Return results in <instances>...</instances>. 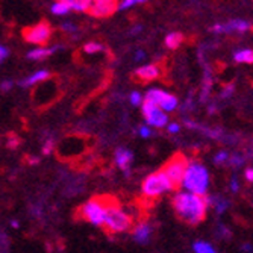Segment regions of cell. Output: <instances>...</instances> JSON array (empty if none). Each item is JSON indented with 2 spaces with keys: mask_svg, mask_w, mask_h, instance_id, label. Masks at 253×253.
Segmentation results:
<instances>
[{
  "mask_svg": "<svg viewBox=\"0 0 253 253\" xmlns=\"http://www.w3.org/2000/svg\"><path fill=\"white\" fill-rule=\"evenodd\" d=\"M171 205L178 218L190 226H197L206 218V209L211 206V196L178 193L173 197Z\"/></svg>",
  "mask_w": 253,
  "mask_h": 253,
  "instance_id": "obj_1",
  "label": "cell"
},
{
  "mask_svg": "<svg viewBox=\"0 0 253 253\" xmlns=\"http://www.w3.org/2000/svg\"><path fill=\"white\" fill-rule=\"evenodd\" d=\"M102 202L106 208V217L103 231L111 234H120L130 229H135V220L127 211H123L120 208V203L112 196H100Z\"/></svg>",
  "mask_w": 253,
  "mask_h": 253,
  "instance_id": "obj_2",
  "label": "cell"
},
{
  "mask_svg": "<svg viewBox=\"0 0 253 253\" xmlns=\"http://www.w3.org/2000/svg\"><path fill=\"white\" fill-rule=\"evenodd\" d=\"M190 164H188V159L182 152H178L173 155L168 161L161 167V170L168 176L171 186H173V191L179 193L181 186L183 185V179L186 175V170H188Z\"/></svg>",
  "mask_w": 253,
  "mask_h": 253,
  "instance_id": "obj_3",
  "label": "cell"
},
{
  "mask_svg": "<svg viewBox=\"0 0 253 253\" xmlns=\"http://www.w3.org/2000/svg\"><path fill=\"white\" fill-rule=\"evenodd\" d=\"M209 185V173L208 170L199 163L190 164L188 170H186V175L183 179V186L193 194L205 196L208 191Z\"/></svg>",
  "mask_w": 253,
  "mask_h": 253,
  "instance_id": "obj_4",
  "label": "cell"
},
{
  "mask_svg": "<svg viewBox=\"0 0 253 253\" xmlns=\"http://www.w3.org/2000/svg\"><path fill=\"white\" fill-rule=\"evenodd\" d=\"M105 217H106V208L102 202L100 196L90 199L88 202H85L74 211L76 220H84L91 224L100 226V228H103L105 224Z\"/></svg>",
  "mask_w": 253,
  "mask_h": 253,
  "instance_id": "obj_5",
  "label": "cell"
},
{
  "mask_svg": "<svg viewBox=\"0 0 253 253\" xmlns=\"http://www.w3.org/2000/svg\"><path fill=\"white\" fill-rule=\"evenodd\" d=\"M143 196L150 197V199H159V196L167 193V191H173L171 182L168 179V176L165 173L159 168L156 173H152L143 182Z\"/></svg>",
  "mask_w": 253,
  "mask_h": 253,
  "instance_id": "obj_6",
  "label": "cell"
},
{
  "mask_svg": "<svg viewBox=\"0 0 253 253\" xmlns=\"http://www.w3.org/2000/svg\"><path fill=\"white\" fill-rule=\"evenodd\" d=\"M24 39L31 44H36V46H44L47 44V41L50 39L52 35V29L50 26L46 21H39L35 26H31V28L24 29L23 32Z\"/></svg>",
  "mask_w": 253,
  "mask_h": 253,
  "instance_id": "obj_7",
  "label": "cell"
},
{
  "mask_svg": "<svg viewBox=\"0 0 253 253\" xmlns=\"http://www.w3.org/2000/svg\"><path fill=\"white\" fill-rule=\"evenodd\" d=\"M143 115L145 118V122L150 126L155 127H164L167 125V114L159 108V106L150 100H144L143 103Z\"/></svg>",
  "mask_w": 253,
  "mask_h": 253,
  "instance_id": "obj_8",
  "label": "cell"
},
{
  "mask_svg": "<svg viewBox=\"0 0 253 253\" xmlns=\"http://www.w3.org/2000/svg\"><path fill=\"white\" fill-rule=\"evenodd\" d=\"M252 24L246 20H231L228 23H217L216 26H212V32L216 34H232V32H239L244 34L247 31H250Z\"/></svg>",
  "mask_w": 253,
  "mask_h": 253,
  "instance_id": "obj_9",
  "label": "cell"
},
{
  "mask_svg": "<svg viewBox=\"0 0 253 253\" xmlns=\"http://www.w3.org/2000/svg\"><path fill=\"white\" fill-rule=\"evenodd\" d=\"M118 0H92L90 14L94 17H108L118 9Z\"/></svg>",
  "mask_w": 253,
  "mask_h": 253,
  "instance_id": "obj_10",
  "label": "cell"
},
{
  "mask_svg": "<svg viewBox=\"0 0 253 253\" xmlns=\"http://www.w3.org/2000/svg\"><path fill=\"white\" fill-rule=\"evenodd\" d=\"M161 76V69H159V65L156 64H147V65H143L140 67L137 72H135V77L141 82H150V81H155Z\"/></svg>",
  "mask_w": 253,
  "mask_h": 253,
  "instance_id": "obj_11",
  "label": "cell"
},
{
  "mask_svg": "<svg viewBox=\"0 0 253 253\" xmlns=\"http://www.w3.org/2000/svg\"><path fill=\"white\" fill-rule=\"evenodd\" d=\"M152 238V228L147 223L137 224L134 229V239L140 244H147Z\"/></svg>",
  "mask_w": 253,
  "mask_h": 253,
  "instance_id": "obj_12",
  "label": "cell"
},
{
  "mask_svg": "<svg viewBox=\"0 0 253 253\" xmlns=\"http://www.w3.org/2000/svg\"><path fill=\"white\" fill-rule=\"evenodd\" d=\"M132 159H134V155H132L130 150L123 149V147H118L115 150V163H117L118 168L127 171L129 170V165L132 163Z\"/></svg>",
  "mask_w": 253,
  "mask_h": 253,
  "instance_id": "obj_13",
  "label": "cell"
},
{
  "mask_svg": "<svg viewBox=\"0 0 253 253\" xmlns=\"http://www.w3.org/2000/svg\"><path fill=\"white\" fill-rule=\"evenodd\" d=\"M49 77H50V72L49 70H38L34 74H31L29 77L23 79V81L20 82V85L21 87H32L34 84H38L41 81H47Z\"/></svg>",
  "mask_w": 253,
  "mask_h": 253,
  "instance_id": "obj_14",
  "label": "cell"
},
{
  "mask_svg": "<svg viewBox=\"0 0 253 253\" xmlns=\"http://www.w3.org/2000/svg\"><path fill=\"white\" fill-rule=\"evenodd\" d=\"M62 2L67 3L69 8L76 12H85V11L90 12L92 6V0H62Z\"/></svg>",
  "mask_w": 253,
  "mask_h": 253,
  "instance_id": "obj_15",
  "label": "cell"
},
{
  "mask_svg": "<svg viewBox=\"0 0 253 253\" xmlns=\"http://www.w3.org/2000/svg\"><path fill=\"white\" fill-rule=\"evenodd\" d=\"M56 49L58 47H36V49H34L28 53V58L34 59V61H41V59L50 56Z\"/></svg>",
  "mask_w": 253,
  "mask_h": 253,
  "instance_id": "obj_16",
  "label": "cell"
},
{
  "mask_svg": "<svg viewBox=\"0 0 253 253\" xmlns=\"http://www.w3.org/2000/svg\"><path fill=\"white\" fill-rule=\"evenodd\" d=\"M234 59L239 64H253V49H243L235 52Z\"/></svg>",
  "mask_w": 253,
  "mask_h": 253,
  "instance_id": "obj_17",
  "label": "cell"
},
{
  "mask_svg": "<svg viewBox=\"0 0 253 253\" xmlns=\"http://www.w3.org/2000/svg\"><path fill=\"white\" fill-rule=\"evenodd\" d=\"M182 41H183V35L179 32H171L165 36V46L173 50L178 49L182 44Z\"/></svg>",
  "mask_w": 253,
  "mask_h": 253,
  "instance_id": "obj_18",
  "label": "cell"
},
{
  "mask_svg": "<svg viewBox=\"0 0 253 253\" xmlns=\"http://www.w3.org/2000/svg\"><path fill=\"white\" fill-rule=\"evenodd\" d=\"M50 11H52V14H53V16H58V17H61V16L69 14V12H70L72 9L69 8V5H67V3H64L62 0H56V2L52 5Z\"/></svg>",
  "mask_w": 253,
  "mask_h": 253,
  "instance_id": "obj_19",
  "label": "cell"
},
{
  "mask_svg": "<svg viewBox=\"0 0 253 253\" xmlns=\"http://www.w3.org/2000/svg\"><path fill=\"white\" fill-rule=\"evenodd\" d=\"M211 206H216L218 214H223V212L228 209L229 202L224 200V199H221V197H211Z\"/></svg>",
  "mask_w": 253,
  "mask_h": 253,
  "instance_id": "obj_20",
  "label": "cell"
},
{
  "mask_svg": "<svg viewBox=\"0 0 253 253\" xmlns=\"http://www.w3.org/2000/svg\"><path fill=\"white\" fill-rule=\"evenodd\" d=\"M103 50H105L103 44L96 43V41L87 43V44L84 46V52H85V53H88V55H94V53H99V52H103Z\"/></svg>",
  "mask_w": 253,
  "mask_h": 253,
  "instance_id": "obj_21",
  "label": "cell"
},
{
  "mask_svg": "<svg viewBox=\"0 0 253 253\" xmlns=\"http://www.w3.org/2000/svg\"><path fill=\"white\" fill-rule=\"evenodd\" d=\"M149 2V0H120V5H118V9L120 11H126V9H130L137 5H141V3H145Z\"/></svg>",
  "mask_w": 253,
  "mask_h": 253,
  "instance_id": "obj_22",
  "label": "cell"
},
{
  "mask_svg": "<svg viewBox=\"0 0 253 253\" xmlns=\"http://www.w3.org/2000/svg\"><path fill=\"white\" fill-rule=\"evenodd\" d=\"M193 249H194L196 253H216L214 247H212L211 244H208V243H205V241H199V243H196Z\"/></svg>",
  "mask_w": 253,
  "mask_h": 253,
  "instance_id": "obj_23",
  "label": "cell"
},
{
  "mask_svg": "<svg viewBox=\"0 0 253 253\" xmlns=\"http://www.w3.org/2000/svg\"><path fill=\"white\" fill-rule=\"evenodd\" d=\"M229 155H228V152H220V153H217L216 155V158H214V163L217 164V165H223V164H226V163H229Z\"/></svg>",
  "mask_w": 253,
  "mask_h": 253,
  "instance_id": "obj_24",
  "label": "cell"
},
{
  "mask_svg": "<svg viewBox=\"0 0 253 253\" xmlns=\"http://www.w3.org/2000/svg\"><path fill=\"white\" fill-rule=\"evenodd\" d=\"M129 100L130 103L134 105V106H141L144 102H143V96L140 94L138 91H134V92H130V96H129Z\"/></svg>",
  "mask_w": 253,
  "mask_h": 253,
  "instance_id": "obj_25",
  "label": "cell"
},
{
  "mask_svg": "<svg viewBox=\"0 0 253 253\" xmlns=\"http://www.w3.org/2000/svg\"><path fill=\"white\" fill-rule=\"evenodd\" d=\"M61 29L64 32H67V34H73V32H77V26L73 24V23H62L61 24Z\"/></svg>",
  "mask_w": 253,
  "mask_h": 253,
  "instance_id": "obj_26",
  "label": "cell"
},
{
  "mask_svg": "<svg viewBox=\"0 0 253 253\" xmlns=\"http://www.w3.org/2000/svg\"><path fill=\"white\" fill-rule=\"evenodd\" d=\"M244 163V158H241L239 155H234L229 158V164L234 165V167H238V165H241Z\"/></svg>",
  "mask_w": 253,
  "mask_h": 253,
  "instance_id": "obj_27",
  "label": "cell"
},
{
  "mask_svg": "<svg viewBox=\"0 0 253 253\" xmlns=\"http://www.w3.org/2000/svg\"><path fill=\"white\" fill-rule=\"evenodd\" d=\"M8 138H9V141H8V145H9L11 149H16L17 145L20 144V138H18V137H16L14 134H9V135H8Z\"/></svg>",
  "mask_w": 253,
  "mask_h": 253,
  "instance_id": "obj_28",
  "label": "cell"
},
{
  "mask_svg": "<svg viewBox=\"0 0 253 253\" xmlns=\"http://www.w3.org/2000/svg\"><path fill=\"white\" fill-rule=\"evenodd\" d=\"M53 147H55V143H53L52 140L46 141L44 145H43V153H44V155H50V153L53 152Z\"/></svg>",
  "mask_w": 253,
  "mask_h": 253,
  "instance_id": "obj_29",
  "label": "cell"
},
{
  "mask_svg": "<svg viewBox=\"0 0 253 253\" xmlns=\"http://www.w3.org/2000/svg\"><path fill=\"white\" fill-rule=\"evenodd\" d=\"M234 84H229V85H226L224 88H223V91H221V97H229L232 92H234Z\"/></svg>",
  "mask_w": 253,
  "mask_h": 253,
  "instance_id": "obj_30",
  "label": "cell"
},
{
  "mask_svg": "<svg viewBox=\"0 0 253 253\" xmlns=\"http://www.w3.org/2000/svg\"><path fill=\"white\" fill-rule=\"evenodd\" d=\"M140 135H141L143 138H149V137L152 135V132L149 130V127L141 126V127H140Z\"/></svg>",
  "mask_w": 253,
  "mask_h": 253,
  "instance_id": "obj_31",
  "label": "cell"
},
{
  "mask_svg": "<svg viewBox=\"0 0 253 253\" xmlns=\"http://www.w3.org/2000/svg\"><path fill=\"white\" fill-rule=\"evenodd\" d=\"M8 55H9V49H8L6 46H2V47H0V59L5 61V59L8 58Z\"/></svg>",
  "mask_w": 253,
  "mask_h": 253,
  "instance_id": "obj_32",
  "label": "cell"
},
{
  "mask_svg": "<svg viewBox=\"0 0 253 253\" xmlns=\"http://www.w3.org/2000/svg\"><path fill=\"white\" fill-rule=\"evenodd\" d=\"M179 129H181V126H179V125H176V123H173V125H170V126H168V132H170V134H178Z\"/></svg>",
  "mask_w": 253,
  "mask_h": 253,
  "instance_id": "obj_33",
  "label": "cell"
},
{
  "mask_svg": "<svg viewBox=\"0 0 253 253\" xmlns=\"http://www.w3.org/2000/svg\"><path fill=\"white\" fill-rule=\"evenodd\" d=\"M141 31H143V26L137 24V26H134V28L130 29V35H138V34H140Z\"/></svg>",
  "mask_w": 253,
  "mask_h": 253,
  "instance_id": "obj_34",
  "label": "cell"
},
{
  "mask_svg": "<svg viewBox=\"0 0 253 253\" xmlns=\"http://www.w3.org/2000/svg\"><path fill=\"white\" fill-rule=\"evenodd\" d=\"M144 56H145V53L143 50H137V53H135V61H143Z\"/></svg>",
  "mask_w": 253,
  "mask_h": 253,
  "instance_id": "obj_35",
  "label": "cell"
},
{
  "mask_svg": "<svg viewBox=\"0 0 253 253\" xmlns=\"http://www.w3.org/2000/svg\"><path fill=\"white\" fill-rule=\"evenodd\" d=\"M11 88H12V82H11V81H9V82H8V81L2 82V91H3V92L8 91V90H11Z\"/></svg>",
  "mask_w": 253,
  "mask_h": 253,
  "instance_id": "obj_36",
  "label": "cell"
},
{
  "mask_svg": "<svg viewBox=\"0 0 253 253\" xmlns=\"http://www.w3.org/2000/svg\"><path fill=\"white\" fill-rule=\"evenodd\" d=\"M246 178H247V181L253 182V168H247L246 170Z\"/></svg>",
  "mask_w": 253,
  "mask_h": 253,
  "instance_id": "obj_37",
  "label": "cell"
},
{
  "mask_svg": "<svg viewBox=\"0 0 253 253\" xmlns=\"http://www.w3.org/2000/svg\"><path fill=\"white\" fill-rule=\"evenodd\" d=\"M231 188H232V191L234 193H236L238 191V182H236V179L234 178V181H232V183H231Z\"/></svg>",
  "mask_w": 253,
  "mask_h": 253,
  "instance_id": "obj_38",
  "label": "cell"
},
{
  "mask_svg": "<svg viewBox=\"0 0 253 253\" xmlns=\"http://www.w3.org/2000/svg\"><path fill=\"white\" fill-rule=\"evenodd\" d=\"M243 250H246V252H253V249H252V246H249V244H246V246H243Z\"/></svg>",
  "mask_w": 253,
  "mask_h": 253,
  "instance_id": "obj_39",
  "label": "cell"
},
{
  "mask_svg": "<svg viewBox=\"0 0 253 253\" xmlns=\"http://www.w3.org/2000/svg\"><path fill=\"white\" fill-rule=\"evenodd\" d=\"M11 226H12V228H18V223L17 221H11Z\"/></svg>",
  "mask_w": 253,
  "mask_h": 253,
  "instance_id": "obj_40",
  "label": "cell"
}]
</instances>
